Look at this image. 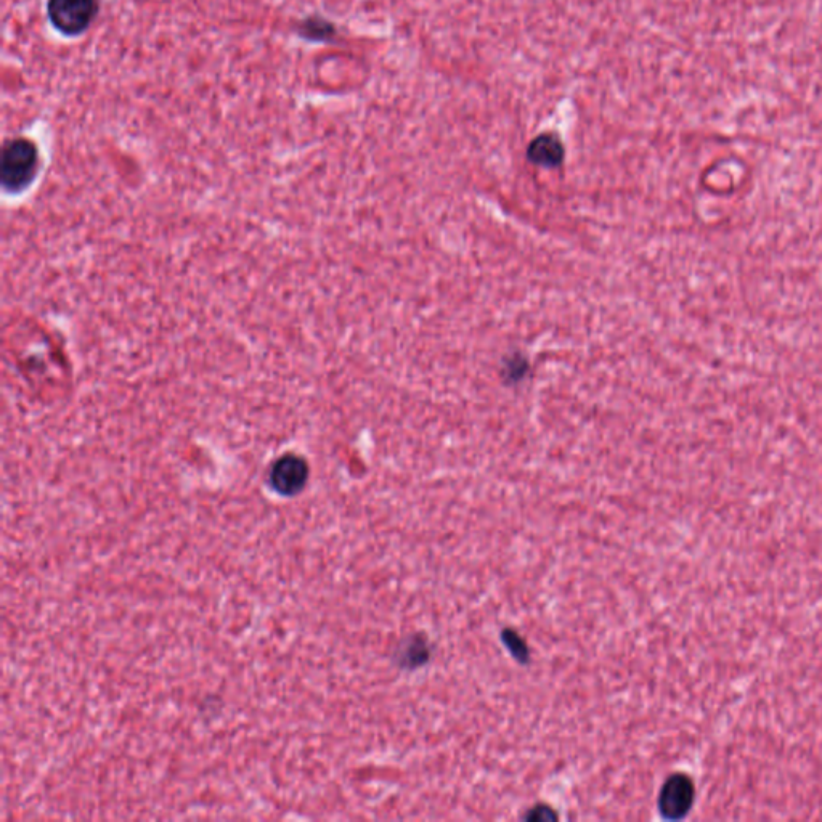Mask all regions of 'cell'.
<instances>
[{
	"label": "cell",
	"mask_w": 822,
	"mask_h": 822,
	"mask_svg": "<svg viewBox=\"0 0 822 822\" xmlns=\"http://www.w3.org/2000/svg\"><path fill=\"white\" fill-rule=\"evenodd\" d=\"M37 172V150L25 139L7 143L2 153V185L9 192H21L33 182Z\"/></svg>",
	"instance_id": "1"
},
{
	"label": "cell",
	"mask_w": 822,
	"mask_h": 822,
	"mask_svg": "<svg viewBox=\"0 0 822 822\" xmlns=\"http://www.w3.org/2000/svg\"><path fill=\"white\" fill-rule=\"evenodd\" d=\"M52 25L66 34L78 36L89 28L98 12V0H49Z\"/></svg>",
	"instance_id": "2"
},
{
	"label": "cell",
	"mask_w": 822,
	"mask_h": 822,
	"mask_svg": "<svg viewBox=\"0 0 822 822\" xmlns=\"http://www.w3.org/2000/svg\"><path fill=\"white\" fill-rule=\"evenodd\" d=\"M309 479V466L306 460L298 455H285L278 458L270 469V485L283 497H294L306 487Z\"/></svg>",
	"instance_id": "3"
},
{
	"label": "cell",
	"mask_w": 822,
	"mask_h": 822,
	"mask_svg": "<svg viewBox=\"0 0 822 822\" xmlns=\"http://www.w3.org/2000/svg\"><path fill=\"white\" fill-rule=\"evenodd\" d=\"M694 803V786L684 774H673L660 790L659 811L665 819L678 821L691 811Z\"/></svg>",
	"instance_id": "4"
},
{
	"label": "cell",
	"mask_w": 822,
	"mask_h": 822,
	"mask_svg": "<svg viewBox=\"0 0 822 822\" xmlns=\"http://www.w3.org/2000/svg\"><path fill=\"white\" fill-rule=\"evenodd\" d=\"M564 155H566L564 145H562L558 135L554 134L538 135L527 148V158H529L530 163L548 167V169L561 166Z\"/></svg>",
	"instance_id": "5"
},
{
	"label": "cell",
	"mask_w": 822,
	"mask_h": 822,
	"mask_svg": "<svg viewBox=\"0 0 822 822\" xmlns=\"http://www.w3.org/2000/svg\"><path fill=\"white\" fill-rule=\"evenodd\" d=\"M429 660V646L420 636H413L402 643L399 649V665L405 668L418 667Z\"/></svg>",
	"instance_id": "6"
},
{
	"label": "cell",
	"mask_w": 822,
	"mask_h": 822,
	"mask_svg": "<svg viewBox=\"0 0 822 822\" xmlns=\"http://www.w3.org/2000/svg\"><path fill=\"white\" fill-rule=\"evenodd\" d=\"M501 638L505 641L506 648L509 649V652H511L519 662H527V660H529V648H527V644L524 643V639H522L521 636L514 633L513 630H505Z\"/></svg>",
	"instance_id": "7"
},
{
	"label": "cell",
	"mask_w": 822,
	"mask_h": 822,
	"mask_svg": "<svg viewBox=\"0 0 822 822\" xmlns=\"http://www.w3.org/2000/svg\"><path fill=\"white\" fill-rule=\"evenodd\" d=\"M522 819L525 821H556L558 814L554 813L550 806L540 805L529 810V813H525Z\"/></svg>",
	"instance_id": "8"
}]
</instances>
